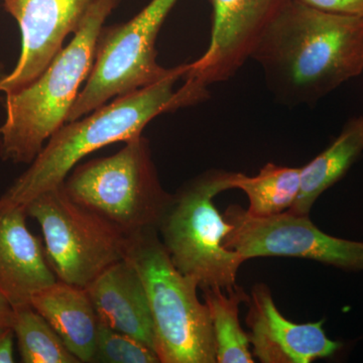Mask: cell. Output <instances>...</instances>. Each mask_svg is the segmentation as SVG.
<instances>
[{"instance_id": "6da1fadb", "label": "cell", "mask_w": 363, "mask_h": 363, "mask_svg": "<svg viewBox=\"0 0 363 363\" xmlns=\"http://www.w3.org/2000/svg\"><path fill=\"white\" fill-rule=\"evenodd\" d=\"M250 59L281 101L313 104L363 73V18L289 0Z\"/></svg>"}, {"instance_id": "7a4b0ae2", "label": "cell", "mask_w": 363, "mask_h": 363, "mask_svg": "<svg viewBox=\"0 0 363 363\" xmlns=\"http://www.w3.org/2000/svg\"><path fill=\"white\" fill-rule=\"evenodd\" d=\"M119 0H96L74 38L30 84L7 93L0 126V156L32 164L50 138L67 123L80 86L89 76L100 33Z\"/></svg>"}, {"instance_id": "3957f363", "label": "cell", "mask_w": 363, "mask_h": 363, "mask_svg": "<svg viewBox=\"0 0 363 363\" xmlns=\"http://www.w3.org/2000/svg\"><path fill=\"white\" fill-rule=\"evenodd\" d=\"M186 70L187 64L175 67L160 82L114 98L87 116L64 124L4 196L26 207L43 193L61 187L78 162L91 152L128 142L142 135L155 117L181 108L174 86Z\"/></svg>"}, {"instance_id": "277c9868", "label": "cell", "mask_w": 363, "mask_h": 363, "mask_svg": "<svg viewBox=\"0 0 363 363\" xmlns=\"http://www.w3.org/2000/svg\"><path fill=\"white\" fill-rule=\"evenodd\" d=\"M125 259L145 286L160 362H216L211 317L198 298L199 286L177 269L157 229L135 234Z\"/></svg>"}, {"instance_id": "5b68a950", "label": "cell", "mask_w": 363, "mask_h": 363, "mask_svg": "<svg viewBox=\"0 0 363 363\" xmlns=\"http://www.w3.org/2000/svg\"><path fill=\"white\" fill-rule=\"evenodd\" d=\"M233 172L210 169L188 181L173 194L157 226L160 240L177 269L205 289L236 285L247 260L224 247L233 225L217 210L215 196L231 190Z\"/></svg>"}, {"instance_id": "8992f818", "label": "cell", "mask_w": 363, "mask_h": 363, "mask_svg": "<svg viewBox=\"0 0 363 363\" xmlns=\"http://www.w3.org/2000/svg\"><path fill=\"white\" fill-rule=\"evenodd\" d=\"M63 188L72 200L131 235L157 229L173 198L162 187L149 140L142 135L112 156L76 166Z\"/></svg>"}, {"instance_id": "52a82bcc", "label": "cell", "mask_w": 363, "mask_h": 363, "mask_svg": "<svg viewBox=\"0 0 363 363\" xmlns=\"http://www.w3.org/2000/svg\"><path fill=\"white\" fill-rule=\"evenodd\" d=\"M26 211L39 224L48 262L64 283L86 289L130 252L133 235L72 200L63 185L35 197Z\"/></svg>"}, {"instance_id": "ba28073f", "label": "cell", "mask_w": 363, "mask_h": 363, "mask_svg": "<svg viewBox=\"0 0 363 363\" xmlns=\"http://www.w3.org/2000/svg\"><path fill=\"white\" fill-rule=\"evenodd\" d=\"M177 1L152 0L128 23L104 26L92 69L67 123L87 116L109 100L160 82L173 73L175 68L164 69L157 63L156 40Z\"/></svg>"}, {"instance_id": "9c48e42d", "label": "cell", "mask_w": 363, "mask_h": 363, "mask_svg": "<svg viewBox=\"0 0 363 363\" xmlns=\"http://www.w3.org/2000/svg\"><path fill=\"white\" fill-rule=\"evenodd\" d=\"M233 230L224 247L245 260L255 257H297L337 267L363 272V241L335 238L323 233L309 215L290 212L271 217H253L240 205H230L223 214Z\"/></svg>"}, {"instance_id": "30bf717a", "label": "cell", "mask_w": 363, "mask_h": 363, "mask_svg": "<svg viewBox=\"0 0 363 363\" xmlns=\"http://www.w3.org/2000/svg\"><path fill=\"white\" fill-rule=\"evenodd\" d=\"M289 0H210L211 40L201 58L187 64L178 89L186 107L207 97V87L233 78L252 58L262 33Z\"/></svg>"}, {"instance_id": "8fae6325", "label": "cell", "mask_w": 363, "mask_h": 363, "mask_svg": "<svg viewBox=\"0 0 363 363\" xmlns=\"http://www.w3.org/2000/svg\"><path fill=\"white\" fill-rule=\"evenodd\" d=\"M96 0H4L6 13L18 21L20 58L9 75L0 78V91L11 93L33 82L78 30Z\"/></svg>"}, {"instance_id": "7c38bea8", "label": "cell", "mask_w": 363, "mask_h": 363, "mask_svg": "<svg viewBox=\"0 0 363 363\" xmlns=\"http://www.w3.org/2000/svg\"><path fill=\"white\" fill-rule=\"evenodd\" d=\"M252 355L262 363H310L333 357L342 343L327 337L325 320L298 324L286 319L264 284L253 286L247 303Z\"/></svg>"}, {"instance_id": "4fadbf2b", "label": "cell", "mask_w": 363, "mask_h": 363, "mask_svg": "<svg viewBox=\"0 0 363 363\" xmlns=\"http://www.w3.org/2000/svg\"><path fill=\"white\" fill-rule=\"evenodd\" d=\"M26 207L0 198V295L11 305L30 303L33 294L57 281L44 242L26 225Z\"/></svg>"}, {"instance_id": "5bb4252c", "label": "cell", "mask_w": 363, "mask_h": 363, "mask_svg": "<svg viewBox=\"0 0 363 363\" xmlns=\"http://www.w3.org/2000/svg\"><path fill=\"white\" fill-rule=\"evenodd\" d=\"M86 291L100 324L133 336L156 351L147 292L140 274L128 259L108 267Z\"/></svg>"}, {"instance_id": "9a60e30c", "label": "cell", "mask_w": 363, "mask_h": 363, "mask_svg": "<svg viewBox=\"0 0 363 363\" xmlns=\"http://www.w3.org/2000/svg\"><path fill=\"white\" fill-rule=\"evenodd\" d=\"M30 304L49 322L79 362H92L101 324L86 289L57 279L33 294Z\"/></svg>"}, {"instance_id": "2e32d148", "label": "cell", "mask_w": 363, "mask_h": 363, "mask_svg": "<svg viewBox=\"0 0 363 363\" xmlns=\"http://www.w3.org/2000/svg\"><path fill=\"white\" fill-rule=\"evenodd\" d=\"M362 152L363 116H360L351 118L326 150L301 168L300 194L286 212L309 215L318 198L343 178Z\"/></svg>"}, {"instance_id": "e0dca14e", "label": "cell", "mask_w": 363, "mask_h": 363, "mask_svg": "<svg viewBox=\"0 0 363 363\" xmlns=\"http://www.w3.org/2000/svg\"><path fill=\"white\" fill-rule=\"evenodd\" d=\"M231 190L238 189L247 196V213L253 217H271L289 211L301 189V168L267 162L257 176L234 173Z\"/></svg>"}, {"instance_id": "ac0fdd59", "label": "cell", "mask_w": 363, "mask_h": 363, "mask_svg": "<svg viewBox=\"0 0 363 363\" xmlns=\"http://www.w3.org/2000/svg\"><path fill=\"white\" fill-rule=\"evenodd\" d=\"M205 304L209 309L216 345V362L253 363L248 333L240 322V306L247 303L250 295L245 289H205Z\"/></svg>"}, {"instance_id": "d6986e66", "label": "cell", "mask_w": 363, "mask_h": 363, "mask_svg": "<svg viewBox=\"0 0 363 363\" xmlns=\"http://www.w3.org/2000/svg\"><path fill=\"white\" fill-rule=\"evenodd\" d=\"M13 332L23 363L80 362L30 303L13 306Z\"/></svg>"}, {"instance_id": "ffe728a7", "label": "cell", "mask_w": 363, "mask_h": 363, "mask_svg": "<svg viewBox=\"0 0 363 363\" xmlns=\"http://www.w3.org/2000/svg\"><path fill=\"white\" fill-rule=\"evenodd\" d=\"M92 362L161 363L156 351L142 341L104 325H100Z\"/></svg>"}, {"instance_id": "44dd1931", "label": "cell", "mask_w": 363, "mask_h": 363, "mask_svg": "<svg viewBox=\"0 0 363 363\" xmlns=\"http://www.w3.org/2000/svg\"><path fill=\"white\" fill-rule=\"evenodd\" d=\"M298 1L326 13L363 18V0H298Z\"/></svg>"}, {"instance_id": "7402d4cb", "label": "cell", "mask_w": 363, "mask_h": 363, "mask_svg": "<svg viewBox=\"0 0 363 363\" xmlns=\"http://www.w3.org/2000/svg\"><path fill=\"white\" fill-rule=\"evenodd\" d=\"M13 307L0 295V335L13 330Z\"/></svg>"}, {"instance_id": "603a6c76", "label": "cell", "mask_w": 363, "mask_h": 363, "mask_svg": "<svg viewBox=\"0 0 363 363\" xmlns=\"http://www.w3.org/2000/svg\"><path fill=\"white\" fill-rule=\"evenodd\" d=\"M13 340L14 334L13 330L0 335V363L16 362V359H14Z\"/></svg>"}, {"instance_id": "cb8c5ba5", "label": "cell", "mask_w": 363, "mask_h": 363, "mask_svg": "<svg viewBox=\"0 0 363 363\" xmlns=\"http://www.w3.org/2000/svg\"><path fill=\"white\" fill-rule=\"evenodd\" d=\"M2 69H4V67H2L1 64H0V74H1ZM2 76H0V78H1Z\"/></svg>"}]
</instances>
